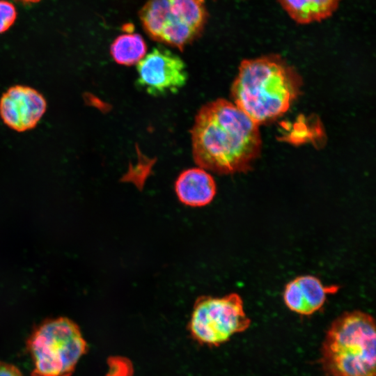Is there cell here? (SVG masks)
I'll use <instances>...</instances> for the list:
<instances>
[{
	"label": "cell",
	"instance_id": "obj_1",
	"mask_svg": "<svg viewBox=\"0 0 376 376\" xmlns=\"http://www.w3.org/2000/svg\"><path fill=\"white\" fill-rule=\"evenodd\" d=\"M192 155L201 168L220 174L246 170L258 157V125L224 99L203 106L191 130Z\"/></svg>",
	"mask_w": 376,
	"mask_h": 376
},
{
	"label": "cell",
	"instance_id": "obj_2",
	"mask_svg": "<svg viewBox=\"0 0 376 376\" xmlns=\"http://www.w3.org/2000/svg\"><path fill=\"white\" fill-rule=\"evenodd\" d=\"M298 76L272 57L244 60L231 87L235 104L258 125L284 113L297 97Z\"/></svg>",
	"mask_w": 376,
	"mask_h": 376
},
{
	"label": "cell",
	"instance_id": "obj_3",
	"mask_svg": "<svg viewBox=\"0 0 376 376\" xmlns=\"http://www.w3.org/2000/svg\"><path fill=\"white\" fill-rule=\"evenodd\" d=\"M376 331L373 318L354 311L336 318L320 349V364L328 376H376Z\"/></svg>",
	"mask_w": 376,
	"mask_h": 376
},
{
	"label": "cell",
	"instance_id": "obj_4",
	"mask_svg": "<svg viewBox=\"0 0 376 376\" xmlns=\"http://www.w3.org/2000/svg\"><path fill=\"white\" fill-rule=\"evenodd\" d=\"M26 345L34 365L31 376H71L87 351L78 325L63 317L38 325Z\"/></svg>",
	"mask_w": 376,
	"mask_h": 376
},
{
	"label": "cell",
	"instance_id": "obj_5",
	"mask_svg": "<svg viewBox=\"0 0 376 376\" xmlns=\"http://www.w3.org/2000/svg\"><path fill=\"white\" fill-rule=\"evenodd\" d=\"M139 17L153 40L183 49L201 33L207 10L205 0H149Z\"/></svg>",
	"mask_w": 376,
	"mask_h": 376
},
{
	"label": "cell",
	"instance_id": "obj_6",
	"mask_svg": "<svg viewBox=\"0 0 376 376\" xmlns=\"http://www.w3.org/2000/svg\"><path fill=\"white\" fill-rule=\"evenodd\" d=\"M251 324L242 297L235 292L223 297L201 295L194 302L188 330L194 340L218 346Z\"/></svg>",
	"mask_w": 376,
	"mask_h": 376
},
{
	"label": "cell",
	"instance_id": "obj_7",
	"mask_svg": "<svg viewBox=\"0 0 376 376\" xmlns=\"http://www.w3.org/2000/svg\"><path fill=\"white\" fill-rule=\"evenodd\" d=\"M136 69L137 86L153 97L177 93L188 78L182 59L161 47L146 54L137 63Z\"/></svg>",
	"mask_w": 376,
	"mask_h": 376
},
{
	"label": "cell",
	"instance_id": "obj_8",
	"mask_svg": "<svg viewBox=\"0 0 376 376\" xmlns=\"http://www.w3.org/2000/svg\"><path fill=\"white\" fill-rule=\"evenodd\" d=\"M47 109V101L36 89L15 85L0 98V117L9 128L23 132L33 129Z\"/></svg>",
	"mask_w": 376,
	"mask_h": 376
},
{
	"label": "cell",
	"instance_id": "obj_9",
	"mask_svg": "<svg viewBox=\"0 0 376 376\" xmlns=\"http://www.w3.org/2000/svg\"><path fill=\"white\" fill-rule=\"evenodd\" d=\"M338 289L336 285H324L316 276L302 275L285 285L283 299L292 312L311 315L323 306L328 295L336 292Z\"/></svg>",
	"mask_w": 376,
	"mask_h": 376
},
{
	"label": "cell",
	"instance_id": "obj_10",
	"mask_svg": "<svg viewBox=\"0 0 376 376\" xmlns=\"http://www.w3.org/2000/svg\"><path fill=\"white\" fill-rule=\"evenodd\" d=\"M175 191L182 204L198 207L212 201L217 187L213 177L204 169L191 168L178 175L175 182Z\"/></svg>",
	"mask_w": 376,
	"mask_h": 376
},
{
	"label": "cell",
	"instance_id": "obj_11",
	"mask_svg": "<svg viewBox=\"0 0 376 376\" xmlns=\"http://www.w3.org/2000/svg\"><path fill=\"white\" fill-rule=\"evenodd\" d=\"M288 15L299 24L320 22L333 15L340 0H279Z\"/></svg>",
	"mask_w": 376,
	"mask_h": 376
},
{
	"label": "cell",
	"instance_id": "obj_12",
	"mask_svg": "<svg viewBox=\"0 0 376 376\" xmlns=\"http://www.w3.org/2000/svg\"><path fill=\"white\" fill-rule=\"evenodd\" d=\"M147 46L142 37L137 33H125L117 37L110 47L113 60L118 64L132 65L146 54Z\"/></svg>",
	"mask_w": 376,
	"mask_h": 376
},
{
	"label": "cell",
	"instance_id": "obj_13",
	"mask_svg": "<svg viewBox=\"0 0 376 376\" xmlns=\"http://www.w3.org/2000/svg\"><path fill=\"white\" fill-rule=\"evenodd\" d=\"M17 10L14 5L6 0H0V33L6 31L15 22Z\"/></svg>",
	"mask_w": 376,
	"mask_h": 376
},
{
	"label": "cell",
	"instance_id": "obj_14",
	"mask_svg": "<svg viewBox=\"0 0 376 376\" xmlns=\"http://www.w3.org/2000/svg\"><path fill=\"white\" fill-rule=\"evenodd\" d=\"M0 376H22V375L14 365L0 361Z\"/></svg>",
	"mask_w": 376,
	"mask_h": 376
},
{
	"label": "cell",
	"instance_id": "obj_15",
	"mask_svg": "<svg viewBox=\"0 0 376 376\" xmlns=\"http://www.w3.org/2000/svg\"><path fill=\"white\" fill-rule=\"evenodd\" d=\"M19 1H22L23 3H37L40 1V0H18Z\"/></svg>",
	"mask_w": 376,
	"mask_h": 376
}]
</instances>
